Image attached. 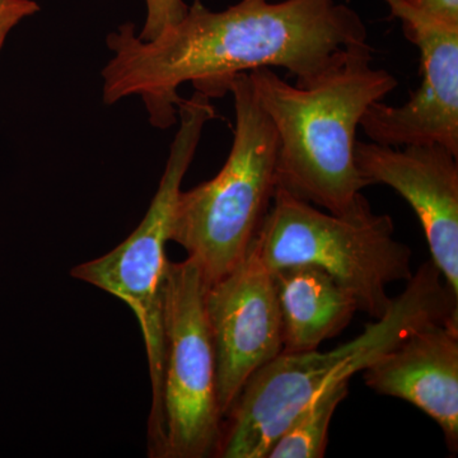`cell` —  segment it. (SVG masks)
Masks as SVG:
<instances>
[{
  "mask_svg": "<svg viewBox=\"0 0 458 458\" xmlns=\"http://www.w3.org/2000/svg\"><path fill=\"white\" fill-rule=\"evenodd\" d=\"M366 38L360 17L335 0H240L221 12L194 0L153 40H141L131 23L107 36L113 56L102 71V98L114 105L138 96L152 125L167 129L177 123L182 84L212 98L237 74L280 66L304 86Z\"/></svg>",
  "mask_w": 458,
  "mask_h": 458,
  "instance_id": "cell-1",
  "label": "cell"
},
{
  "mask_svg": "<svg viewBox=\"0 0 458 458\" xmlns=\"http://www.w3.org/2000/svg\"><path fill=\"white\" fill-rule=\"evenodd\" d=\"M372 60L364 41L304 86L286 83L270 68L249 73L278 135V186L327 212L345 213L369 186L355 164V135L370 105L397 87Z\"/></svg>",
  "mask_w": 458,
  "mask_h": 458,
  "instance_id": "cell-2",
  "label": "cell"
},
{
  "mask_svg": "<svg viewBox=\"0 0 458 458\" xmlns=\"http://www.w3.org/2000/svg\"><path fill=\"white\" fill-rule=\"evenodd\" d=\"M437 321L458 327V298L429 260L360 335L333 351L282 352L252 375L225 419L218 457L267 458L276 439L318 394L351 381L412 331Z\"/></svg>",
  "mask_w": 458,
  "mask_h": 458,
  "instance_id": "cell-3",
  "label": "cell"
},
{
  "mask_svg": "<svg viewBox=\"0 0 458 458\" xmlns=\"http://www.w3.org/2000/svg\"><path fill=\"white\" fill-rule=\"evenodd\" d=\"M228 92L236 126L227 161L212 180L181 190L171 229V241L197 261L208 285L245 259L278 186V135L250 74H237Z\"/></svg>",
  "mask_w": 458,
  "mask_h": 458,
  "instance_id": "cell-4",
  "label": "cell"
},
{
  "mask_svg": "<svg viewBox=\"0 0 458 458\" xmlns=\"http://www.w3.org/2000/svg\"><path fill=\"white\" fill-rule=\"evenodd\" d=\"M250 249L271 273L289 265L321 267L354 298L358 311L375 319L393 303L388 285L414 274L411 249L394 236V219L373 212L363 194L351 209L334 214L276 186Z\"/></svg>",
  "mask_w": 458,
  "mask_h": 458,
  "instance_id": "cell-5",
  "label": "cell"
},
{
  "mask_svg": "<svg viewBox=\"0 0 458 458\" xmlns=\"http://www.w3.org/2000/svg\"><path fill=\"white\" fill-rule=\"evenodd\" d=\"M214 117L216 110L205 93L197 90L191 98H181L177 106L179 131L172 141L161 182L143 221L113 251L83 262L71 271L73 278L119 298L140 322L152 381L148 428L152 439L158 428L165 369L164 286L170 261L165 246L171 241L174 207L183 177L197 153L204 126Z\"/></svg>",
  "mask_w": 458,
  "mask_h": 458,
  "instance_id": "cell-6",
  "label": "cell"
},
{
  "mask_svg": "<svg viewBox=\"0 0 458 458\" xmlns=\"http://www.w3.org/2000/svg\"><path fill=\"white\" fill-rule=\"evenodd\" d=\"M207 286L200 267L191 258L168 261L164 382L150 457H218L225 419L216 399V357L205 315Z\"/></svg>",
  "mask_w": 458,
  "mask_h": 458,
  "instance_id": "cell-7",
  "label": "cell"
},
{
  "mask_svg": "<svg viewBox=\"0 0 458 458\" xmlns=\"http://www.w3.org/2000/svg\"><path fill=\"white\" fill-rule=\"evenodd\" d=\"M204 306L216 357V399L225 419L251 376L283 352L274 274L250 249L233 270L207 286Z\"/></svg>",
  "mask_w": 458,
  "mask_h": 458,
  "instance_id": "cell-8",
  "label": "cell"
},
{
  "mask_svg": "<svg viewBox=\"0 0 458 458\" xmlns=\"http://www.w3.org/2000/svg\"><path fill=\"white\" fill-rule=\"evenodd\" d=\"M420 51L423 82L403 106L370 105L360 126L388 147L439 144L458 156V26L419 13L403 0H386Z\"/></svg>",
  "mask_w": 458,
  "mask_h": 458,
  "instance_id": "cell-9",
  "label": "cell"
},
{
  "mask_svg": "<svg viewBox=\"0 0 458 458\" xmlns=\"http://www.w3.org/2000/svg\"><path fill=\"white\" fill-rule=\"evenodd\" d=\"M355 164L369 185L384 183L405 199L420 221L432 262L458 298V164L439 144L355 143Z\"/></svg>",
  "mask_w": 458,
  "mask_h": 458,
  "instance_id": "cell-10",
  "label": "cell"
},
{
  "mask_svg": "<svg viewBox=\"0 0 458 458\" xmlns=\"http://www.w3.org/2000/svg\"><path fill=\"white\" fill-rule=\"evenodd\" d=\"M376 394L406 401L441 428L452 454L458 452V327L437 321L412 331L363 370Z\"/></svg>",
  "mask_w": 458,
  "mask_h": 458,
  "instance_id": "cell-11",
  "label": "cell"
},
{
  "mask_svg": "<svg viewBox=\"0 0 458 458\" xmlns=\"http://www.w3.org/2000/svg\"><path fill=\"white\" fill-rule=\"evenodd\" d=\"M273 274L284 354L318 351L343 333L358 311L354 298L321 267L289 265Z\"/></svg>",
  "mask_w": 458,
  "mask_h": 458,
  "instance_id": "cell-12",
  "label": "cell"
},
{
  "mask_svg": "<svg viewBox=\"0 0 458 458\" xmlns=\"http://www.w3.org/2000/svg\"><path fill=\"white\" fill-rule=\"evenodd\" d=\"M351 381L327 388L301 411L276 439L267 458H322L337 406L348 397Z\"/></svg>",
  "mask_w": 458,
  "mask_h": 458,
  "instance_id": "cell-13",
  "label": "cell"
},
{
  "mask_svg": "<svg viewBox=\"0 0 458 458\" xmlns=\"http://www.w3.org/2000/svg\"><path fill=\"white\" fill-rule=\"evenodd\" d=\"M147 8L143 29L138 32L141 40H153L165 30L177 25L189 11L183 0H144Z\"/></svg>",
  "mask_w": 458,
  "mask_h": 458,
  "instance_id": "cell-14",
  "label": "cell"
},
{
  "mask_svg": "<svg viewBox=\"0 0 458 458\" xmlns=\"http://www.w3.org/2000/svg\"><path fill=\"white\" fill-rule=\"evenodd\" d=\"M38 11L35 0H0V53L12 30Z\"/></svg>",
  "mask_w": 458,
  "mask_h": 458,
  "instance_id": "cell-15",
  "label": "cell"
},
{
  "mask_svg": "<svg viewBox=\"0 0 458 458\" xmlns=\"http://www.w3.org/2000/svg\"><path fill=\"white\" fill-rule=\"evenodd\" d=\"M409 7L424 16L445 23L458 26V0H403Z\"/></svg>",
  "mask_w": 458,
  "mask_h": 458,
  "instance_id": "cell-16",
  "label": "cell"
}]
</instances>
